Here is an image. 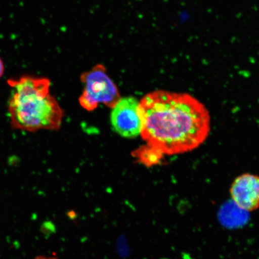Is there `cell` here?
<instances>
[{"mask_svg": "<svg viewBox=\"0 0 259 259\" xmlns=\"http://www.w3.org/2000/svg\"><path fill=\"white\" fill-rule=\"evenodd\" d=\"M139 112L142 139L163 155L195 150L211 131L208 109L188 93L163 90L148 93L139 102Z\"/></svg>", "mask_w": 259, "mask_h": 259, "instance_id": "obj_1", "label": "cell"}, {"mask_svg": "<svg viewBox=\"0 0 259 259\" xmlns=\"http://www.w3.org/2000/svg\"><path fill=\"white\" fill-rule=\"evenodd\" d=\"M11 88L8 112L15 129L29 132L57 131L64 111L51 95V82L45 77L24 75L8 80Z\"/></svg>", "mask_w": 259, "mask_h": 259, "instance_id": "obj_2", "label": "cell"}, {"mask_svg": "<svg viewBox=\"0 0 259 259\" xmlns=\"http://www.w3.org/2000/svg\"><path fill=\"white\" fill-rule=\"evenodd\" d=\"M80 79L85 84V88L79 102L87 111H94L100 103L112 109L121 99L117 87L102 64L97 65L89 72L82 73Z\"/></svg>", "mask_w": 259, "mask_h": 259, "instance_id": "obj_3", "label": "cell"}, {"mask_svg": "<svg viewBox=\"0 0 259 259\" xmlns=\"http://www.w3.org/2000/svg\"><path fill=\"white\" fill-rule=\"evenodd\" d=\"M139 102L134 97L121 98L112 109L111 122L116 134L127 139L141 135L142 123Z\"/></svg>", "mask_w": 259, "mask_h": 259, "instance_id": "obj_4", "label": "cell"}, {"mask_svg": "<svg viewBox=\"0 0 259 259\" xmlns=\"http://www.w3.org/2000/svg\"><path fill=\"white\" fill-rule=\"evenodd\" d=\"M233 202L239 209L252 212L259 208V176L245 173L236 177L230 189Z\"/></svg>", "mask_w": 259, "mask_h": 259, "instance_id": "obj_5", "label": "cell"}, {"mask_svg": "<svg viewBox=\"0 0 259 259\" xmlns=\"http://www.w3.org/2000/svg\"><path fill=\"white\" fill-rule=\"evenodd\" d=\"M163 154L147 145L135 151V156L142 163L150 166L159 162Z\"/></svg>", "mask_w": 259, "mask_h": 259, "instance_id": "obj_6", "label": "cell"}, {"mask_svg": "<svg viewBox=\"0 0 259 259\" xmlns=\"http://www.w3.org/2000/svg\"><path fill=\"white\" fill-rule=\"evenodd\" d=\"M5 73V65L1 57H0V79L4 75Z\"/></svg>", "mask_w": 259, "mask_h": 259, "instance_id": "obj_7", "label": "cell"}, {"mask_svg": "<svg viewBox=\"0 0 259 259\" xmlns=\"http://www.w3.org/2000/svg\"><path fill=\"white\" fill-rule=\"evenodd\" d=\"M34 259H58L55 257L51 256H45V255H38V256L35 257Z\"/></svg>", "mask_w": 259, "mask_h": 259, "instance_id": "obj_8", "label": "cell"}]
</instances>
